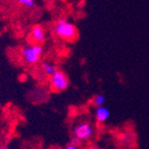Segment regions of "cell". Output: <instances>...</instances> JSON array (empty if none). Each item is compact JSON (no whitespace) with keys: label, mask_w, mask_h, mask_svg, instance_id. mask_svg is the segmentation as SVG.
Wrapping results in <instances>:
<instances>
[{"label":"cell","mask_w":149,"mask_h":149,"mask_svg":"<svg viewBox=\"0 0 149 149\" xmlns=\"http://www.w3.org/2000/svg\"><path fill=\"white\" fill-rule=\"evenodd\" d=\"M44 54V48L41 44H30L21 49L22 61L28 66H35L40 62Z\"/></svg>","instance_id":"obj_1"},{"label":"cell","mask_w":149,"mask_h":149,"mask_svg":"<svg viewBox=\"0 0 149 149\" xmlns=\"http://www.w3.org/2000/svg\"><path fill=\"white\" fill-rule=\"evenodd\" d=\"M54 32L58 38L65 41L74 40L77 35L76 26L67 19H58L54 24Z\"/></svg>","instance_id":"obj_2"},{"label":"cell","mask_w":149,"mask_h":149,"mask_svg":"<svg viewBox=\"0 0 149 149\" xmlns=\"http://www.w3.org/2000/svg\"><path fill=\"white\" fill-rule=\"evenodd\" d=\"M69 85V77L62 70L56 69V71L50 76V87L55 92L65 91L66 89H68Z\"/></svg>","instance_id":"obj_3"},{"label":"cell","mask_w":149,"mask_h":149,"mask_svg":"<svg viewBox=\"0 0 149 149\" xmlns=\"http://www.w3.org/2000/svg\"><path fill=\"white\" fill-rule=\"evenodd\" d=\"M94 134V127L89 122H80L73 129V137L80 142L88 141Z\"/></svg>","instance_id":"obj_4"},{"label":"cell","mask_w":149,"mask_h":149,"mask_svg":"<svg viewBox=\"0 0 149 149\" xmlns=\"http://www.w3.org/2000/svg\"><path fill=\"white\" fill-rule=\"evenodd\" d=\"M29 37L35 43L40 44V43H42L43 41L45 40V37H46L45 29L41 26V25H39V24L35 25V26L30 29Z\"/></svg>","instance_id":"obj_5"},{"label":"cell","mask_w":149,"mask_h":149,"mask_svg":"<svg viewBox=\"0 0 149 149\" xmlns=\"http://www.w3.org/2000/svg\"><path fill=\"white\" fill-rule=\"evenodd\" d=\"M109 116H111V112L107 107H105L104 105L102 107H98L95 109V119L97 122L99 123H104L109 120Z\"/></svg>","instance_id":"obj_6"},{"label":"cell","mask_w":149,"mask_h":149,"mask_svg":"<svg viewBox=\"0 0 149 149\" xmlns=\"http://www.w3.org/2000/svg\"><path fill=\"white\" fill-rule=\"evenodd\" d=\"M41 71H42L45 75H47V76H51V75L56 71V67H55L52 63L43 62L42 65H41Z\"/></svg>","instance_id":"obj_7"},{"label":"cell","mask_w":149,"mask_h":149,"mask_svg":"<svg viewBox=\"0 0 149 149\" xmlns=\"http://www.w3.org/2000/svg\"><path fill=\"white\" fill-rule=\"evenodd\" d=\"M105 103V96L103 94H96L92 99V104L95 107H102Z\"/></svg>","instance_id":"obj_8"},{"label":"cell","mask_w":149,"mask_h":149,"mask_svg":"<svg viewBox=\"0 0 149 149\" xmlns=\"http://www.w3.org/2000/svg\"><path fill=\"white\" fill-rule=\"evenodd\" d=\"M17 2L26 8H33L36 5L35 0H17Z\"/></svg>","instance_id":"obj_9"},{"label":"cell","mask_w":149,"mask_h":149,"mask_svg":"<svg viewBox=\"0 0 149 149\" xmlns=\"http://www.w3.org/2000/svg\"><path fill=\"white\" fill-rule=\"evenodd\" d=\"M65 149H79V147H78V145H75V144H69L66 146V148Z\"/></svg>","instance_id":"obj_10"},{"label":"cell","mask_w":149,"mask_h":149,"mask_svg":"<svg viewBox=\"0 0 149 149\" xmlns=\"http://www.w3.org/2000/svg\"><path fill=\"white\" fill-rule=\"evenodd\" d=\"M89 149H102V148H100V147H98V146H92V147H90Z\"/></svg>","instance_id":"obj_11"}]
</instances>
